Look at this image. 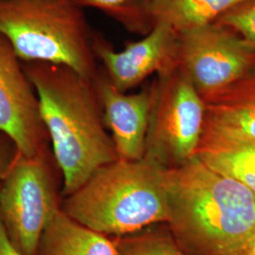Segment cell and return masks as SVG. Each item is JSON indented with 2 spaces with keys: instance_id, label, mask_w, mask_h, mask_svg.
<instances>
[{
  "instance_id": "cell-1",
  "label": "cell",
  "mask_w": 255,
  "mask_h": 255,
  "mask_svg": "<svg viewBox=\"0 0 255 255\" xmlns=\"http://www.w3.org/2000/svg\"><path fill=\"white\" fill-rule=\"evenodd\" d=\"M23 66L63 176L62 196H69L99 168L119 160L93 79L64 65L34 62Z\"/></svg>"
},
{
  "instance_id": "cell-2",
  "label": "cell",
  "mask_w": 255,
  "mask_h": 255,
  "mask_svg": "<svg viewBox=\"0 0 255 255\" xmlns=\"http://www.w3.org/2000/svg\"><path fill=\"white\" fill-rule=\"evenodd\" d=\"M165 223L188 255H238L255 231V193L195 156L165 172Z\"/></svg>"
},
{
  "instance_id": "cell-3",
  "label": "cell",
  "mask_w": 255,
  "mask_h": 255,
  "mask_svg": "<svg viewBox=\"0 0 255 255\" xmlns=\"http://www.w3.org/2000/svg\"><path fill=\"white\" fill-rule=\"evenodd\" d=\"M166 169L146 157L137 161L119 159L99 168L77 191L66 196L61 208L83 226L109 237L166 223Z\"/></svg>"
},
{
  "instance_id": "cell-4",
  "label": "cell",
  "mask_w": 255,
  "mask_h": 255,
  "mask_svg": "<svg viewBox=\"0 0 255 255\" xmlns=\"http://www.w3.org/2000/svg\"><path fill=\"white\" fill-rule=\"evenodd\" d=\"M0 33L22 63L64 65L90 80L98 71L93 31L73 0H0Z\"/></svg>"
},
{
  "instance_id": "cell-5",
  "label": "cell",
  "mask_w": 255,
  "mask_h": 255,
  "mask_svg": "<svg viewBox=\"0 0 255 255\" xmlns=\"http://www.w3.org/2000/svg\"><path fill=\"white\" fill-rule=\"evenodd\" d=\"M151 86L144 157L165 168H175L197 154L205 122V104L180 65L157 75Z\"/></svg>"
},
{
  "instance_id": "cell-6",
  "label": "cell",
  "mask_w": 255,
  "mask_h": 255,
  "mask_svg": "<svg viewBox=\"0 0 255 255\" xmlns=\"http://www.w3.org/2000/svg\"><path fill=\"white\" fill-rule=\"evenodd\" d=\"M48 149L20 154L0 181V219L10 242L23 255H36L46 225L61 209Z\"/></svg>"
},
{
  "instance_id": "cell-7",
  "label": "cell",
  "mask_w": 255,
  "mask_h": 255,
  "mask_svg": "<svg viewBox=\"0 0 255 255\" xmlns=\"http://www.w3.org/2000/svg\"><path fill=\"white\" fill-rule=\"evenodd\" d=\"M179 65L204 99L255 70V49L214 22L180 35Z\"/></svg>"
},
{
  "instance_id": "cell-8",
  "label": "cell",
  "mask_w": 255,
  "mask_h": 255,
  "mask_svg": "<svg viewBox=\"0 0 255 255\" xmlns=\"http://www.w3.org/2000/svg\"><path fill=\"white\" fill-rule=\"evenodd\" d=\"M92 47L110 82L123 93L152 74H164L179 65L180 35L164 24H155L140 40L127 42L122 50H116L105 37L93 31Z\"/></svg>"
},
{
  "instance_id": "cell-9",
  "label": "cell",
  "mask_w": 255,
  "mask_h": 255,
  "mask_svg": "<svg viewBox=\"0 0 255 255\" xmlns=\"http://www.w3.org/2000/svg\"><path fill=\"white\" fill-rule=\"evenodd\" d=\"M0 131L15 143L21 154L35 156L47 149L36 92L23 63L0 33Z\"/></svg>"
},
{
  "instance_id": "cell-10",
  "label": "cell",
  "mask_w": 255,
  "mask_h": 255,
  "mask_svg": "<svg viewBox=\"0 0 255 255\" xmlns=\"http://www.w3.org/2000/svg\"><path fill=\"white\" fill-rule=\"evenodd\" d=\"M93 82L101 101L105 126L112 132L119 159H143L152 103L151 84L138 93L127 95L113 85L102 68H98Z\"/></svg>"
},
{
  "instance_id": "cell-11",
  "label": "cell",
  "mask_w": 255,
  "mask_h": 255,
  "mask_svg": "<svg viewBox=\"0 0 255 255\" xmlns=\"http://www.w3.org/2000/svg\"><path fill=\"white\" fill-rule=\"evenodd\" d=\"M203 101L204 127L255 140V70Z\"/></svg>"
},
{
  "instance_id": "cell-12",
  "label": "cell",
  "mask_w": 255,
  "mask_h": 255,
  "mask_svg": "<svg viewBox=\"0 0 255 255\" xmlns=\"http://www.w3.org/2000/svg\"><path fill=\"white\" fill-rule=\"evenodd\" d=\"M196 156L255 193V140L203 128Z\"/></svg>"
},
{
  "instance_id": "cell-13",
  "label": "cell",
  "mask_w": 255,
  "mask_h": 255,
  "mask_svg": "<svg viewBox=\"0 0 255 255\" xmlns=\"http://www.w3.org/2000/svg\"><path fill=\"white\" fill-rule=\"evenodd\" d=\"M36 255H117L113 237L83 226L62 208L46 225Z\"/></svg>"
},
{
  "instance_id": "cell-14",
  "label": "cell",
  "mask_w": 255,
  "mask_h": 255,
  "mask_svg": "<svg viewBox=\"0 0 255 255\" xmlns=\"http://www.w3.org/2000/svg\"><path fill=\"white\" fill-rule=\"evenodd\" d=\"M242 0H147L151 21L171 27L179 35L216 22Z\"/></svg>"
},
{
  "instance_id": "cell-15",
  "label": "cell",
  "mask_w": 255,
  "mask_h": 255,
  "mask_svg": "<svg viewBox=\"0 0 255 255\" xmlns=\"http://www.w3.org/2000/svg\"><path fill=\"white\" fill-rule=\"evenodd\" d=\"M82 9H99L128 32L145 36L153 27L147 0H73Z\"/></svg>"
},
{
  "instance_id": "cell-16",
  "label": "cell",
  "mask_w": 255,
  "mask_h": 255,
  "mask_svg": "<svg viewBox=\"0 0 255 255\" xmlns=\"http://www.w3.org/2000/svg\"><path fill=\"white\" fill-rule=\"evenodd\" d=\"M117 255H188L167 226L152 225L124 237H113Z\"/></svg>"
},
{
  "instance_id": "cell-17",
  "label": "cell",
  "mask_w": 255,
  "mask_h": 255,
  "mask_svg": "<svg viewBox=\"0 0 255 255\" xmlns=\"http://www.w3.org/2000/svg\"><path fill=\"white\" fill-rule=\"evenodd\" d=\"M216 23L236 32L255 49V0H242L223 12Z\"/></svg>"
},
{
  "instance_id": "cell-18",
  "label": "cell",
  "mask_w": 255,
  "mask_h": 255,
  "mask_svg": "<svg viewBox=\"0 0 255 255\" xmlns=\"http://www.w3.org/2000/svg\"><path fill=\"white\" fill-rule=\"evenodd\" d=\"M19 154L15 143L7 134L0 131V181L8 173Z\"/></svg>"
},
{
  "instance_id": "cell-19",
  "label": "cell",
  "mask_w": 255,
  "mask_h": 255,
  "mask_svg": "<svg viewBox=\"0 0 255 255\" xmlns=\"http://www.w3.org/2000/svg\"><path fill=\"white\" fill-rule=\"evenodd\" d=\"M0 255H23L10 242L0 219Z\"/></svg>"
},
{
  "instance_id": "cell-20",
  "label": "cell",
  "mask_w": 255,
  "mask_h": 255,
  "mask_svg": "<svg viewBox=\"0 0 255 255\" xmlns=\"http://www.w3.org/2000/svg\"><path fill=\"white\" fill-rule=\"evenodd\" d=\"M238 255H255V231L246 246L243 248Z\"/></svg>"
}]
</instances>
